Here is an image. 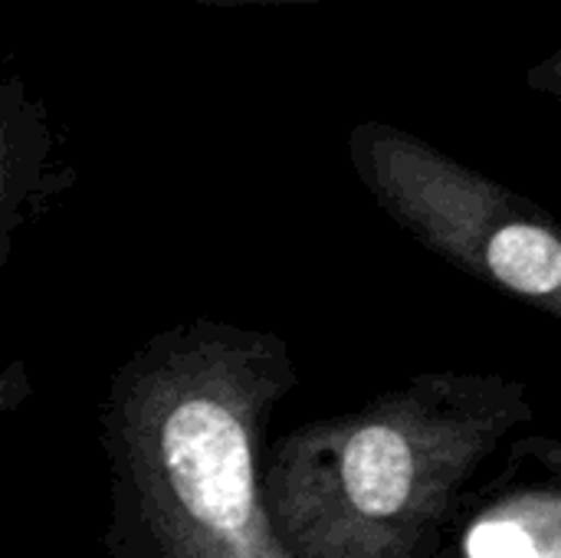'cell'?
Segmentation results:
<instances>
[{
  "mask_svg": "<svg viewBox=\"0 0 561 558\" xmlns=\"http://www.w3.org/2000/svg\"><path fill=\"white\" fill-rule=\"evenodd\" d=\"M161 441L184 510L207 529L240 539L253 516V467L240 421L210 398H191L168 414Z\"/></svg>",
  "mask_w": 561,
  "mask_h": 558,
  "instance_id": "cell-1",
  "label": "cell"
},
{
  "mask_svg": "<svg viewBox=\"0 0 561 558\" xmlns=\"http://www.w3.org/2000/svg\"><path fill=\"white\" fill-rule=\"evenodd\" d=\"M342 477L348 500L365 513V516H394L411 493V477H414V460L408 441L385 424H371L358 431L342 460Z\"/></svg>",
  "mask_w": 561,
  "mask_h": 558,
  "instance_id": "cell-2",
  "label": "cell"
},
{
  "mask_svg": "<svg viewBox=\"0 0 561 558\" xmlns=\"http://www.w3.org/2000/svg\"><path fill=\"white\" fill-rule=\"evenodd\" d=\"M486 263L500 283L526 296H549L561 286L559 240L536 224H506L486 247Z\"/></svg>",
  "mask_w": 561,
  "mask_h": 558,
  "instance_id": "cell-3",
  "label": "cell"
},
{
  "mask_svg": "<svg viewBox=\"0 0 561 558\" xmlns=\"http://www.w3.org/2000/svg\"><path fill=\"white\" fill-rule=\"evenodd\" d=\"M470 558H539L536 543L516 523H483L467 539Z\"/></svg>",
  "mask_w": 561,
  "mask_h": 558,
  "instance_id": "cell-4",
  "label": "cell"
},
{
  "mask_svg": "<svg viewBox=\"0 0 561 558\" xmlns=\"http://www.w3.org/2000/svg\"><path fill=\"white\" fill-rule=\"evenodd\" d=\"M201 7H266V3H319V0H194Z\"/></svg>",
  "mask_w": 561,
  "mask_h": 558,
  "instance_id": "cell-5",
  "label": "cell"
}]
</instances>
